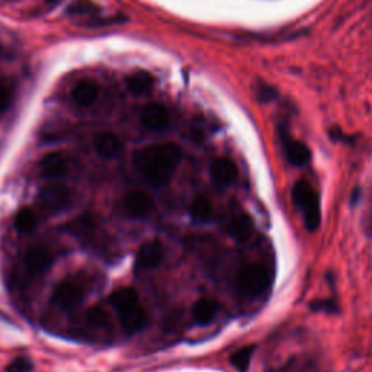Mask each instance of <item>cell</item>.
I'll use <instances>...</instances> for the list:
<instances>
[{"label":"cell","mask_w":372,"mask_h":372,"mask_svg":"<svg viewBox=\"0 0 372 372\" xmlns=\"http://www.w3.org/2000/svg\"><path fill=\"white\" fill-rule=\"evenodd\" d=\"M182 160V148L176 143L145 145L133 155L135 170L153 186H165L170 182Z\"/></svg>","instance_id":"cell-1"},{"label":"cell","mask_w":372,"mask_h":372,"mask_svg":"<svg viewBox=\"0 0 372 372\" xmlns=\"http://www.w3.org/2000/svg\"><path fill=\"white\" fill-rule=\"evenodd\" d=\"M109 303L117 310L125 331L141 330L147 323V314L140 304L138 294L134 288H118L109 295Z\"/></svg>","instance_id":"cell-2"},{"label":"cell","mask_w":372,"mask_h":372,"mask_svg":"<svg viewBox=\"0 0 372 372\" xmlns=\"http://www.w3.org/2000/svg\"><path fill=\"white\" fill-rule=\"evenodd\" d=\"M292 200L304 217L306 227L310 232H316L320 226V201L317 192L307 180H299L292 188Z\"/></svg>","instance_id":"cell-3"},{"label":"cell","mask_w":372,"mask_h":372,"mask_svg":"<svg viewBox=\"0 0 372 372\" xmlns=\"http://www.w3.org/2000/svg\"><path fill=\"white\" fill-rule=\"evenodd\" d=\"M68 232L78 237V240L89 249L99 252L103 247L105 233L99 227L98 219L92 214H81V217L74 218L68 222Z\"/></svg>","instance_id":"cell-4"},{"label":"cell","mask_w":372,"mask_h":372,"mask_svg":"<svg viewBox=\"0 0 372 372\" xmlns=\"http://www.w3.org/2000/svg\"><path fill=\"white\" fill-rule=\"evenodd\" d=\"M86 300L83 284L74 278H66L58 282L51 294V301L61 310L78 309Z\"/></svg>","instance_id":"cell-5"},{"label":"cell","mask_w":372,"mask_h":372,"mask_svg":"<svg viewBox=\"0 0 372 372\" xmlns=\"http://www.w3.org/2000/svg\"><path fill=\"white\" fill-rule=\"evenodd\" d=\"M269 286L268 271L260 265H247L237 277V288L247 296L264 294Z\"/></svg>","instance_id":"cell-6"},{"label":"cell","mask_w":372,"mask_h":372,"mask_svg":"<svg viewBox=\"0 0 372 372\" xmlns=\"http://www.w3.org/2000/svg\"><path fill=\"white\" fill-rule=\"evenodd\" d=\"M40 202L48 212H61L71 205V191L66 185L50 183L41 190Z\"/></svg>","instance_id":"cell-7"},{"label":"cell","mask_w":372,"mask_h":372,"mask_svg":"<svg viewBox=\"0 0 372 372\" xmlns=\"http://www.w3.org/2000/svg\"><path fill=\"white\" fill-rule=\"evenodd\" d=\"M121 208L124 214L133 218H144L155 208V201L150 194L145 191H130L121 201Z\"/></svg>","instance_id":"cell-8"},{"label":"cell","mask_w":372,"mask_h":372,"mask_svg":"<svg viewBox=\"0 0 372 372\" xmlns=\"http://www.w3.org/2000/svg\"><path fill=\"white\" fill-rule=\"evenodd\" d=\"M53 262L54 254L46 246H31L24 256L25 268L32 275H43L51 268Z\"/></svg>","instance_id":"cell-9"},{"label":"cell","mask_w":372,"mask_h":372,"mask_svg":"<svg viewBox=\"0 0 372 372\" xmlns=\"http://www.w3.org/2000/svg\"><path fill=\"white\" fill-rule=\"evenodd\" d=\"M163 246L157 240H152L144 243L135 256V271L137 272H144L157 268L162 260H163Z\"/></svg>","instance_id":"cell-10"},{"label":"cell","mask_w":372,"mask_h":372,"mask_svg":"<svg viewBox=\"0 0 372 372\" xmlns=\"http://www.w3.org/2000/svg\"><path fill=\"white\" fill-rule=\"evenodd\" d=\"M279 137H281V141L284 145L286 160L292 166H304L309 163L311 153H310V148L304 143L292 138L284 128L281 130Z\"/></svg>","instance_id":"cell-11"},{"label":"cell","mask_w":372,"mask_h":372,"mask_svg":"<svg viewBox=\"0 0 372 372\" xmlns=\"http://www.w3.org/2000/svg\"><path fill=\"white\" fill-rule=\"evenodd\" d=\"M144 127L152 131H162L169 125V110L162 103H148L143 108L140 114Z\"/></svg>","instance_id":"cell-12"},{"label":"cell","mask_w":372,"mask_h":372,"mask_svg":"<svg viewBox=\"0 0 372 372\" xmlns=\"http://www.w3.org/2000/svg\"><path fill=\"white\" fill-rule=\"evenodd\" d=\"M38 167L46 179H61L68 173L70 160L63 153H50L43 157Z\"/></svg>","instance_id":"cell-13"},{"label":"cell","mask_w":372,"mask_h":372,"mask_svg":"<svg viewBox=\"0 0 372 372\" xmlns=\"http://www.w3.org/2000/svg\"><path fill=\"white\" fill-rule=\"evenodd\" d=\"M93 145L96 153L106 160L117 159L123 153V148H124L120 137H117L113 133H102L96 135Z\"/></svg>","instance_id":"cell-14"},{"label":"cell","mask_w":372,"mask_h":372,"mask_svg":"<svg viewBox=\"0 0 372 372\" xmlns=\"http://www.w3.org/2000/svg\"><path fill=\"white\" fill-rule=\"evenodd\" d=\"M211 176L215 183L227 186L237 177V166L229 157H219L211 163Z\"/></svg>","instance_id":"cell-15"},{"label":"cell","mask_w":372,"mask_h":372,"mask_svg":"<svg viewBox=\"0 0 372 372\" xmlns=\"http://www.w3.org/2000/svg\"><path fill=\"white\" fill-rule=\"evenodd\" d=\"M98 85L91 81H82L71 91L73 102L79 106H89L98 98Z\"/></svg>","instance_id":"cell-16"},{"label":"cell","mask_w":372,"mask_h":372,"mask_svg":"<svg viewBox=\"0 0 372 372\" xmlns=\"http://www.w3.org/2000/svg\"><path fill=\"white\" fill-rule=\"evenodd\" d=\"M127 86L133 95H145L155 86V78L152 73L145 70H138L130 74L127 79Z\"/></svg>","instance_id":"cell-17"},{"label":"cell","mask_w":372,"mask_h":372,"mask_svg":"<svg viewBox=\"0 0 372 372\" xmlns=\"http://www.w3.org/2000/svg\"><path fill=\"white\" fill-rule=\"evenodd\" d=\"M227 230L236 240H246L253 234V219L247 214H237L230 219Z\"/></svg>","instance_id":"cell-18"},{"label":"cell","mask_w":372,"mask_h":372,"mask_svg":"<svg viewBox=\"0 0 372 372\" xmlns=\"http://www.w3.org/2000/svg\"><path fill=\"white\" fill-rule=\"evenodd\" d=\"M218 313V303L211 299H201L192 307V317L198 324H208Z\"/></svg>","instance_id":"cell-19"},{"label":"cell","mask_w":372,"mask_h":372,"mask_svg":"<svg viewBox=\"0 0 372 372\" xmlns=\"http://www.w3.org/2000/svg\"><path fill=\"white\" fill-rule=\"evenodd\" d=\"M36 226H38V218H36V214L31 210V208H22L16 217H15V227L18 232L28 234L32 233Z\"/></svg>","instance_id":"cell-20"},{"label":"cell","mask_w":372,"mask_h":372,"mask_svg":"<svg viewBox=\"0 0 372 372\" xmlns=\"http://www.w3.org/2000/svg\"><path fill=\"white\" fill-rule=\"evenodd\" d=\"M191 215L200 222H205L212 217V204L205 197H197L191 204Z\"/></svg>","instance_id":"cell-21"},{"label":"cell","mask_w":372,"mask_h":372,"mask_svg":"<svg viewBox=\"0 0 372 372\" xmlns=\"http://www.w3.org/2000/svg\"><path fill=\"white\" fill-rule=\"evenodd\" d=\"M254 349H256L254 346H244V348L236 351L232 355V358H230V362H232L233 368H236L240 372H246L249 365H250V361H252Z\"/></svg>","instance_id":"cell-22"},{"label":"cell","mask_w":372,"mask_h":372,"mask_svg":"<svg viewBox=\"0 0 372 372\" xmlns=\"http://www.w3.org/2000/svg\"><path fill=\"white\" fill-rule=\"evenodd\" d=\"M11 98H12L11 86L5 81L0 79V114L5 113V110L9 108Z\"/></svg>","instance_id":"cell-23"},{"label":"cell","mask_w":372,"mask_h":372,"mask_svg":"<svg viewBox=\"0 0 372 372\" xmlns=\"http://www.w3.org/2000/svg\"><path fill=\"white\" fill-rule=\"evenodd\" d=\"M32 369V362L28 358H16L8 366L6 372H29Z\"/></svg>","instance_id":"cell-24"},{"label":"cell","mask_w":372,"mask_h":372,"mask_svg":"<svg viewBox=\"0 0 372 372\" xmlns=\"http://www.w3.org/2000/svg\"><path fill=\"white\" fill-rule=\"evenodd\" d=\"M68 11L71 14H91L93 11H96V6L89 2V0H78V2H74Z\"/></svg>","instance_id":"cell-25"},{"label":"cell","mask_w":372,"mask_h":372,"mask_svg":"<svg viewBox=\"0 0 372 372\" xmlns=\"http://www.w3.org/2000/svg\"><path fill=\"white\" fill-rule=\"evenodd\" d=\"M48 2H56V0H48Z\"/></svg>","instance_id":"cell-26"}]
</instances>
